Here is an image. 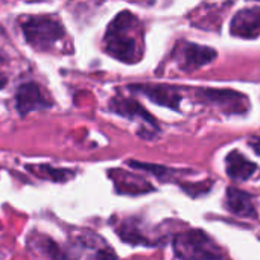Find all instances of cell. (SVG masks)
Instances as JSON below:
<instances>
[{
	"mask_svg": "<svg viewBox=\"0 0 260 260\" xmlns=\"http://www.w3.org/2000/svg\"><path fill=\"white\" fill-rule=\"evenodd\" d=\"M5 84H6V76L0 72V88H3V87H5Z\"/></svg>",
	"mask_w": 260,
	"mask_h": 260,
	"instance_id": "cell-16",
	"label": "cell"
},
{
	"mask_svg": "<svg viewBox=\"0 0 260 260\" xmlns=\"http://www.w3.org/2000/svg\"><path fill=\"white\" fill-rule=\"evenodd\" d=\"M225 168L227 174L235 181H248L259 175V166L250 161L242 152L232 151L225 157Z\"/></svg>",
	"mask_w": 260,
	"mask_h": 260,
	"instance_id": "cell-10",
	"label": "cell"
},
{
	"mask_svg": "<svg viewBox=\"0 0 260 260\" xmlns=\"http://www.w3.org/2000/svg\"><path fill=\"white\" fill-rule=\"evenodd\" d=\"M174 55L178 61V67L184 72H193L200 67L212 62L216 58V50L207 46H200L195 43H181L175 47Z\"/></svg>",
	"mask_w": 260,
	"mask_h": 260,
	"instance_id": "cell-5",
	"label": "cell"
},
{
	"mask_svg": "<svg viewBox=\"0 0 260 260\" xmlns=\"http://www.w3.org/2000/svg\"><path fill=\"white\" fill-rule=\"evenodd\" d=\"M15 107L21 116L40 110L47 108L49 102L46 101L44 94L41 93V88L35 82H26L21 84L15 93Z\"/></svg>",
	"mask_w": 260,
	"mask_h": 260,
	"instance_id": "cell-9",
	"label": "cell"
},
{
	"mask_svg": "<svg viewBox=\"0 0 260 260\" xmlns=\"http://www.w3.org/2000/svg\"><path fill=\"white\" fill-rule=\"evenodd\" d=\"M195 99L204 105L213 107L229 116H241L248 113L251 104L244 93L230 88H195Z\"/></svg>",
	"mask_w": 260,
	"mask_h": 260,
	"instance_id": "cell-4",
	"label": "cell"
},
{
	"mask_svg": "<svg viewBox=\"0 0 260 260\" xmlns=\"http://www.w3.org/2000/svg\"><path fill=\"white\" fill-rule=\"evenodd\" d=\"M233 3H204L200 5L195 11L190 14V21L195 27L204 29V30H219L224 11L230 8Z\"/></svg>",
	"mask_w": 260,
	"mask_h": 260,
	"instance_id": "cell-8",
	"label": "cell"
},
{
	"mask_svg": "<svg viewBox=\"0 0 260 260\" xmlns=\"http://www.w3.org/2000/svg\"><path fill=\"white\" fill-rule=\"evenodd\" d=\"M111 111L128 117V119H140L149 125H152L154 128H158L157 120L136 101V99H126V98H114L110 104Z\"/></svg>",
	"mask_w": 260,
	"mask_h": 260,
	"instance_id": "cell-12",
	"label": "cell"
},
{
	"mask_svg": "<svg viewBox=\"0 0 260 260\" xmlns=\"http://www.w3.org/2000/svg\"><path fill=\"white\" fill-rule=\"evenodd\" d=\"M227 209L239 216V218H247V219H256L257 212L254 206V200L250 193L236 189V187H229L227 189Z\"/></svg>",
	"mask_w": 260,
	"mask_h": 260,
	"instance_id": "cell-11",
	"label": "cell"
},
{
	"mask_svg": "<svg viewBox=\"0 0 260 260\" xmlns=\"http://www.w3.org/2000/svg\"><path fill=\"white\" fill-rule=\"evenodd\" d=\"M250 146L254 149L256 154H259L260 155V137H253V139L250 140Z\"/></svg>",
	"mask_w": 260,
	"mask_h": 260,
	"instance_id": "cell-15",
	"label": "cell"
},
{
	"mask_svg": "<svg viewBox=\"0 0 260 260\" xmlns=\"http://www.w3.org/2000/svg\"><path fill=\"white\" fill-rule=\"evenodd\" d=\"M133 91L140 93L146 96L149 101L168 107L171 110H180V102L183 99L181 91L184 88L175 87V85H166V84H136L129 87Z\"/></svg>",
	"mask_w": 260,
	"mask_h": 260,
	"instance_id": "cell-6",
	"label": "cell"
},
{
	"mask_svg": "<svg viewBox=\"0 0 260 260\" xmlns=\"http://www.w3.org/2000/svg\"><path fill=\"white\" fill-rule=\"evenodd\" d=\"M111 178L116 183V187L120 193H129V195H142L146 192L154 190V187L143 178L134 175V174H128V172H122V171H114L111 172Z\"/></svg>",
	"mask_w": 260,
	"mask_h": 260,
	"instance_id": "cell-13",
	"label": "cell"
},
{
	"mask_svg": "<svg viewBox=\"0 0 260 260\" xmlns=\"http://www.w3.org/2000/svg\"><path fill=\"white\" fill-rule=\"evenodd\" d=\"M129 166L136 168V169H143L152 175H155L157 178L160 180H165V181H177L178 183V178L177 175L181 174V172H177L175 169H169V168H165V166H158V165H148V163H139V161H129Z\"/></svg>",
	"mask_w": 260,
	"mask_h": 260,
	"instance_id": "cell-14",
	"label": "cell"
},
{
	"mask_svg": "<svg viewBox=\"0 0 260 260\" xmlns=\"http://www.w3.org/2000/svg\"><path fill=\"white\" fill-rule=\"evenodd\" d=\"M105 52L113 58L134 64L143 56V30L140 20L129 11L119 12L108 24L105 37Z\"/></svg>",
	"mask_w": 260,
	"mask_h": 260,
	"instance_id": "cell-1",
	"label": "cell"
},
{
	"mask_svg": "<svg viewBox=\"0 0 260 260\" xmlns=\"http://www.w3.org/2000/svg\"><path fill=\"white\" fill-rule=\"evenodd\" d=\"M230 32L245 40L257 38L260 35V6L241 9L230 23Z\"/></svg>",
	"mask_w": 260,
	"mask_h": 260,
	"instance_id": "cell-7",
	"label": "cell"
},
{
	"mask_svg": "<svg viewBox=\"0 0 260 260\" xmlns=\"http://www.w3.org/2000/svg\"><path fill=\"white\" fill-rule=\"evenodd\" d=\"M21 29L26 41L35 50H49L64 37L62 24L47 15L24 18Z\"/></svg>",
	"mask_w": 260,
	"mask_h": 260,
	"instance_id": "cell-3",
	"label": "cell"
},
{
	"mask_svg": "<svg viewBox=\"0 0 260 260\" xmlns=\"http://www.w3.org/2000/svg\"><path fill=\"white\" fill-rule=\"evenodd\" d=\"M174 251L180 260H230L203 230H189L177 235Z\"/></svg>",
	"mask_w": 260,
	"mask_h": 260,
	"instance_id": "cell-2",
	"label": "cell"
}]
</instances>
